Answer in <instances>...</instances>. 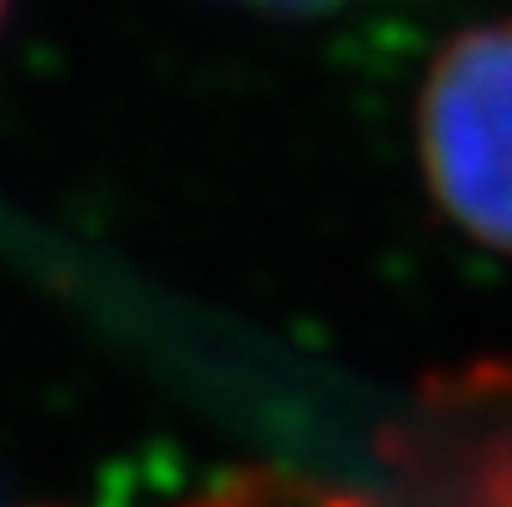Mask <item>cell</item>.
<instances>
[{
    "label": "cell",
    "mask_w": 512,
    "mask_h": 507,
    "mask_svg": "<svg viewBox=\"0 0 512 507\" xmlns=\"http://www.w3.org/2000/svg\"><path fill=\"white\" fill-rule=\"evenodd\" d=\"M418 150L438 209L483 249L512 254V15L458 30L418 100Z\"/></svg>",
    "instance_id": "obj_1"
},
{
    "label": "cell",
    "mask_w": 512,
    "mask_h": 507,
    "mask_svg": "<svg viewBox=\"0 0 512 507\" xmlns=\"http://www.w3.org/2000/svg\"><path fill=\"white\" fill-rule=\"evenodd\" d=\"M234 5L274 10V15H309V10H329V5H339V0H234Z\"/></svg>",
    "instance_id": "obj_2"
},
{
    "label": "cell",
    "mask_w": 512,
    "mask_h": 507,
    "mask_svg": "<svg viewBox=\"0 0 512 507\" xmlns=\"http://www.w3.org/2000/svg\"><path fill=\"white\" fill-rule=\"evenodd\" d=\"M0 15H5V0H0Z\"/></svg>",
    "instance_id": "obj_3"
}]
</instances>
